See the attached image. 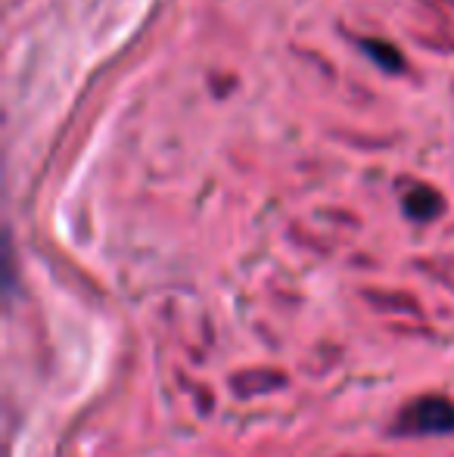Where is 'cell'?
I'll use <instances>...</instances> for the list:
<instances>
[{"instance_id": "1", "label": "cell", "mask_w": 454, "mask_h": 457, "mask_svg": "<svg viewBox=\"0 0 454 457\" xmlns=\"http://www.w3.org/2000/svg\"><path fill=\"white\" fill-rule=\"evenodd\" d=\"M405 433H449L454 429V404L445 398H420L399 420Z\"/></svg>"}, {"instance_id": "2", "label": "cell", "mask_w": 454, "mask_h": 457, "mask_svg": "<svg viewBox=\"0 0 454 457\" xmlns=\"http://www.w3.org/2000/svg\"><path fill=\"white\" fill-rule=\"evenodd\" d=\"M442 205H445L442 196L426 184H417L405 193V212L411 218H417V221H430V218H436L439 212H442Z\"/></svg>"}, {"instance_id": "3", "label": "cell", "mask_w": 454, "mask_h": 457, "mask_svg": "<svg viewBox=\"0 0 454 457\" xmlns=\"http://www.w3.org/2000/svg\"><path fill=\"white\" fill-rule=\"evenodd\" d=\"M361 47L367 50L370 56H374L376 62H380L386 72H405V56H401V50L399 47H392V44H386V41H380V37H364L361 41Z\"/></svg>"}, {"instance_id": "4", "label": "cell", "mask_w": 454, "mask_h": 457, "mask_svg": "<svg viewBox=\"0 0 454 457\" xmlns=\"http://www.w3.org/2000/svg\"><path fill=\"white\" fill-rule=\"evenodd\" d=\"M433 6H436V12L445 19V22L454 25V0H430Z\"/></svg>"}]
</instances>
